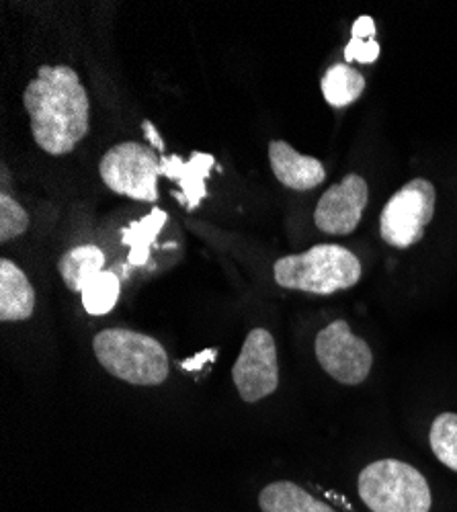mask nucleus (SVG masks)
Instances as JSON below:
<instances>
[{
  "label": "nucleus",
  "instance_id": "obj_19",
  "mask_svg": "<svg viewBox=\"0 0 457 512\" xmlns=\"http://www.w3.org/2000/svg\"><path fill=\"white\" fill-rule=\"evenodd\" d=\"M29 230V213L9 195H0V242H9Z\"/></svg>",
  "mask_w": 457,
  "mask_h": 512
},
{
  "label": "nucleus",
  "instance_id": "obj_18",
  "mask_svg": "<svg viewBox=\"0 0 457 512\" xmlns=\"http://www.w3.org/2000/svg\"><path fill=\"white\" fill-rule=\"evenodd\" d=\"M429 443L435 457L457 472V414L443 412L433 420Z\"/></svg>",
  "mask_w": 457,
  "mask_h": 512
},
{
  "label": "nucleus",
  "instance_id": "obj_21",
  "mask_svg": "<svg viewBox=\"0 0 457 512\" xmlns=\"http://www.w3.org/2000/svg\"><path fill=\"white\" fill-rule=\"evenodd\" d=\"M351 33H353L355 39H371L373 35H376V23H373L371 17L363 15V17H359V19L353 23Z\"/></svg>",
  "mask_w": 457,
  "mask_h": 512
},
{
  "label": "nucleus",
  "instance_id": "obj_10",
  "mask_svg": "<svg viewBox=\"0 0 457 512\" xmlns=\"http://www.w3.org/2000/svg\"><path fill=\"white\" fill-rule=\"evenodd\" d=\"M269 162L275 179L294 191H312L326 179L324 164L318 158L300 154L283 140L269 144Z\"/></svg>",
  "mask_w": 457,
  "mask_h": 512
},
{
  "label": "nucleus",
  "instance_id": "obj_15",
  "mask_svg": "<svg viewBox=\"0 0 457 512\" xmlns=\"http://www.w3.org/2000/svg\"><path fill=\"white\" fill-rule=\"evenodd\" d=\"M365 76L349 64L332 66L322 78V95L332 107H349L361 99Z\"/></svg>",
  "mask_w": 457,
  "mask_h": 512
},
{
  "label": "nucleus",
  "instance_id": "obj_8",
  "mask_svg": "<svg viewBox=\"0 0 457 512\" xmlns=\"http://www.w3.org/2000/svg\"><path fill=\"white\" fill-rule=\"evenodd\" d=\"M232 379L240 398L248 404L275 394L279 386V367L275 338L269 330L255 328L248 332L232 367Z\"/></svg>",
  "mask_w": 457,
  "mask_h": 512
},
{
  "label": "nucleus",
  "instance_id": "obj_20",
  "mask_svg": "<svg viewBox=\"0 0 457 512\" xmlns=\"http://www.w3.org/2000/svg\"><path fill=\"white\" fill-rule=\"evenodd\" d=\"M380 58V44L376 39H351L349 46L345 48V60L347 62H361L371 64Z\"/></svg>",
  "mask_w": 457,
  "mask_h": 512
},
{
  "label": "nucleus",
  "instance_id": "obj_2",
  "mask_svg": "<svg viewBox=\"0 0 457 512\" xmlns=\"http://www.w3.org/2000/svg\"><path fill=\"white\" fill-rule=\"evenodd\" d=\"M357 256L339 244H318L306 252L289 254L273 265L275 283L316 295L351 289L361 279Z\"/></svg>",
  "mask_w": 457,
  "mask_h": 512
},
{
  "label": "nucleus",
  "instance_id": "obj_3",
  "mask_svg": "<svg viewBox=\"0 0 457 512\" xmlns=\"http://www.w3.org/2000/svg\"><path fill=\"white\" fill-rule=\"evenodd\" d=\"M93 351L101 367L132 386H160L169 377V355L156 338L130 328L95 334Z\"/></svg>",
  "mask_w": 457,
  "mask_h": 512
},
{
  "label": "nucleus",
  "instance_id": "obj_11",
  "mask_svg": "<svg viewBox=\"0 0 457 512\" xmlns=\"http://www.w3.org/2000/svg\"><path fill=\"white\" fill-rule=\"evenodd\" d=\"M160 175L169 177L171 181H177L181 187V193L177 195L179 201H183L189 209L199 207L201 199L205 197V177L210 175V168L214 166V156L195 152V156L185 162L181 156H160Z\"/></svg>",
  "mask_w": 457,
  "mask_h": 512
},
{
  "label": "nucleus",
  "instance_id": "obj_5",
  "mask_svg": "<svg viewBox=\"0 0 457 512\" xmlns=\"http://www.w3.org/2000/svg\"><path fill=\"white\" fill-rule=\"evenodd\" d=\"M158 154L140 142H121L105 152L99 164L103 183L117 195L136 201H158Z\"/></svg>",
  "mask_w": 457,
  "mask_h": 512
},
{
  "label": "nucleus",
  "instance_id": "obj_12",
  "mask_svg": "<svg viewBox=\"0 0 457 512\" xmlns=\"http://www.w3.org/2000/svg\"><path fill=\"white\" fill-rule=\"evenodd\" d=\"M35 310V291L23 269L13 261H0V320H29Z\"/></svg>",
  "mask_w": 457,
  "mask_h": 512
},
{
  "label": "nucleus",
  "instance_id": "obj_17",
  "mask_svg": "<svg viewBox=\"0 0 457 512\" xmlns=\"http://www.w3.org/2000/svg\"><path fill=\"white\" fill-rule=\"evenodd\" d=\"M119 279L111 271L99 273L85 289H82V306L91 316L109 314L119 300Z\"/></svg>",
  "mask_w": 457,
  "mask_h": 512
},
{
  "label": "nucleus",
  "instance_id": "obj_4",
  "mask_svg": "<svg viewBox=\"0 0 457 512\" xmlns=\"http://www.w3.org/2000/svg\"><path fill=\"white\" fill-rule=\"evenodd\" d=\"M357 490L371 512H429L433 504L423 474L398 459L369 463L359 474Z\"/></svg>",
  "mask_w": 457,
  "mask_h": 512
},
{
  "label": "nucleus",
  "instance_id": "obj_22",
  "mask_svg": "<svg viewBox=\"0 0 457 512\" xmlns=\"http://www.w3.org/2000/svg\"><path fill=\"white\" fill-rule=\"evenodd\" d=\"M142 130H144V134H146V138L150 140V144L160 152V156H164V142H162V138L158 136V132L154 130V125H152V121H144L142 123Z\"/></svg>",
  "mask_w": 457,
  "mask_h": 512
},
{
  "label": "nucleus",
  "instance_id": "obj_6",
  "mask_svg": "<svg viewBox=\"0 0 457 512\" xmlns=\"http://www.w3.org/2000/svg\"><path fill=\"white\" fill-rule=\"evenodd\" d=\"M437 191L427 179H412L400 187L380 216V234L394 248H408L423 240L435 216Z\"/></svg>",
  "mask_w": 457,
  "mask_h": 512
},
{
  "label": "nucleus",
  "instance_id": "obj_14",
  "mask_svg": "<svg viewBox=\"0 0 457 512\" xmlns=\"http://www.w3.org/2000/svg\"><path fill=\"white\" fill-rule=\"evenodd\" d=\"M263 512H337L294 482H273L259 494Z\"/></svg>",
  "mask_w": 457,
  "mask_h": 512
},
{
  "label": "nucleus",
  "instance_id": "obj_1",
  "mask_svg": "<svg viewBox=\"0 0 457 512\" xmlns=\"http://www.w3.org/2000/svg\"><path fill=\"white\" fill-rule=\"evenodd\" d=\"M23 105L35 144L50 156L70 154L89 134V95L70 66H41L27 84Z\"/></svg>",
  "mask_w": 457,
  "mask_h": 512
},
{
  "label": "nucleus",
  "instance_id": "obj_13",
  "mask_svg": "<svg viewBox=\"0 0 457 512\" xmlns=\"http://www.w3.org/2000/svg\"><path fill=\"white\" fill-rule=\"evenodd\" d=\"M58 271L70 291L82 293V289L105 271V252L93 244L70 248L58 261Z\"/></svg>",
  "mask_w": 457,
  "mask_h": 512
},
{
  "label": "nucleus",
  "instance_id": "obj_16",
  "mask_svg": "<svg viewBox=\"0 0 457 512\" xmlns=\"http://www.w3.org/2000/svg\"><path fill=\"white\" fill-rule=\"evenodd\" d=\"M166 224V213L154 207L146 218L134 222L126 232H123V244L130 246V263L140 267L148 261L150 246L156 240L160 228Z\"/></svg>",
  "mask_w": 457,
  "mask_h": 512
},
{
  "label": "nucleus",
  "instance_id": "obj_9",
  "mask_svg": "<svg viewBox=\"0 0 457 512\" xmlns=\"http://www.w3.org/2000/svg\"><path fill=\"white\" fill-rule=\"evenodd\" d=\"M369 201V187L363 177L351 173L341 183L332 185L320 197L314 224L330 236H349L357 230Z\"/></svg>",
  "mask_w": 457,
  "mask_h": 512
},
{
  "label": "nucleus",
  "instance_id": "obj_7",
  "mask_svg": "<svg viewBox=\"0 0 457 512\" xmlns=\"http://www.w3.org/2000/svg\"><path fill=\"white\" fill-rule=\"evenodd\" d=\"M314 349L320 367L343 386H359L373 367L369 345L351 332L345 320H335L320 330Z\"/></svg>",
  "mask_w": 457,
  "mask_h": 512
}]
</instances>
